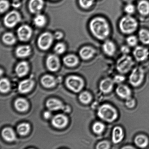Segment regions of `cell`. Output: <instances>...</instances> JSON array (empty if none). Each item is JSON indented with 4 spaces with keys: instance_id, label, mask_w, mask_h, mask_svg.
Instances as JSON below:
<instances>
[{
    "instance_id": "cell-16",
    "label": "cell",
    "mask_w": 149,
    "mask_h": 149,
    "mask_svg": "<svg viewBox=\"0 0 149 149\" xmlns=\"http://www.w3.org/2000/svg\"><path fill=\"white\" fill-rule=\"evenodd\" d=\"M34 81L31 79L24 80L20 82L18 86V90L20 93H28L33 88Z\"/></svg>"
},
{
    "instance_id": "cell-4",
    "label": "cell",
    "mask_w": 149,
    "mask_h": 149,
    "mask_svg": "<svg viewBox=\"0 0 149 149\" xmlns=\"http://www.w3.org/2000/svg\"><path fill=\"white\" fill-rule=\"evenodd\" d=\"M134 63L131 57L124 55L118 60L116 63V68L119 72L126 73L131 69Z\"/></svg>"
},
{
    "instance_id": "cell-21",
    "label": "cell",
    "mask_w": 149,
    "mask_h": 149,
    "mask_svg": "<svg viewBox=\"0 0 149 149\" xmlns=\"http://www.w3.org/2000/svg\"><path fill=\"white\" fill-rule=\"evenodd\" d=\"M95 51L93 48L89 46L84 47L79 51V55L82 59L88 60L92 58L94 55Z\"/></svg>"
},
{
    "instance_id": "cell-35",
    "label": "cell",
    "mask_w": 149,
    "mask_h": 149,
    "mask_svg": "<svg viewBox=\"0 0 149 149\" xmlns=\"http://www.w3.org/2000/svg\"><path fill=\"white\" fill-rule=\"evenodd\" d=\"M104 125L102 123L100 122H96L93 125V131L96 134H101L104 131Z\"/></svg>"
},
{
    "instance_id": "cell-17",
    "label": "cell",
    "mask_w": 149,
    "mask_h": 149,
    "mask_svg": "<svg viewBox=\"0 0 149 149\" xmlns=\"http://www.w3.org/2000/svg\"><path fill=\"white\" fill-rule=\"evenodd\" d=\"M29 70V63L26 61H22L17 65L15 68V72L18 77H22L28 73Z\"/></svg>"
},
{
    "instance_id": "cell-41",
    "label": "cell",
    "mask_w": 149,
    "mask_h": 149,
    "mask_svg": "<svg viewBox=\"0 0 149 149\" xmlns=\"http://www.w3.org/2000/svg\"><path fill=\"white\" fill-rule=\"evenodd\" d=\"M110 148V145L107 141H102L99 143L96 146V148L97 149H108Z\"/></svg>"
},
{
    "instance_id": "cell-6",
    "label": "cell",
    "mask_w": 149,
    "mask_h": 149,
    "mask_svg": "<svg viewBox=\"0 0 149 149\" xmlns=\"http://www.w3.org/2000/svg\"><path fill=\"white\" fill-rule=\"evenodd\" d=\"M54 39V36L52 33L45 32L39 36L38 40V46L42 50H47L52 46Z\"/></svg>"
},
{
    "instance_id": "cell-40",
    "label": "cell",
    "mask_w": 149,
    "mask_h": 149,
    "mask_svg": "<svg viewBox=\"0 0 149 149\" xmlns=\"http://www.w3.org/2000/svg\"><path fill=\"white\" fill-rule=\"evenodd\" d=\"M125 12L128 14H133L135 11V7L133 4L131 3L127 4L125 7Z\"/></svg>"
},
{
    "instance_id": "cell-29",
    "label": "cell",
    "mask_w": 149,
    "mask_h": 149,
    "mask_svg": "<svg viewBox=\"0 0 149 149\" xmlns=\"http://www.w3.org/2000/svg\"><path fill=\"white\" fill-rule=\"evenodd\" d=\"M2 40L3 43L8 45H12L16 43L17 39L13 33L8 32L3 35Z\"/></svg>"
},
{
    "instance_id": "cell-33",
    "label": "cell",
    "mask_w": 149,
    "mask_h": 149,
    "mask_svg": "<svg viewBox=\"0 0 149 149\" xmlns=\"http://www.w3.org/2000/svg\"><path fill=\"white\" fill-rule=\"evenodd\" d=\"M10 89V83L9 80L6 78L1 79L0 81V90L2 93L8 92Z\"/></svg>"
},
{
    "instance_id": "cell-28",
    "label": "cell",
    "mask_w": 149,
    "mask_h": 149,
    "mask_svg": "<svg viewBox=\"0 0 149 149\" xmlns=\"http://www.w3.org/2000/svg\"><path fill=\"white\" fill-rule=\"evenodd\" d=\"M136 145L141 148H144L146 147L148 144V138L145 135H140L137 136L135 139Z\"/></svg>"
},
{
    "instance_id": "cell-8",
    "label": "cell",
    "mask_w": 149,
    "mask_h": 149,
    "mask_svg": "<svg viewBox=\"0 0 149 149\" xmlns=\"http://www.w3.org/2000/svg\"><path fill=\"white\" fill-rule=\"evenodd\" d=\"M144 75L143 69L141 67H136L133 70L130 76V83L135 87L139 86L142 83Z\"/></svg>"
},
{
    "instance_id": "cell-31",
    "label": "cell",
    "mask_w": 149,
    "mask_h": 149,
    "mask_svg": "<svg viewBox=\"0 0 149 149\" xmlns=\"http://www.w3.org/2000/svg\"><path fill=\"white\" fill-rule=\"evenodd\" d=\"M139 38L141 43L149 44V31L146 29H141L139 32Z\"/></svg>"
},
{
    "instance_id": "cell-24",
    "label": "cell",
    "mask_w": 149,
    "mask_h": 149,
    "mask_svg": "<svg viewBox=\"0 0 149 149\" xmlns=\"http://www.w3.org/2000/svg\"><path fill=\"white\" fill-rule=\"evenodd\" d=\"M1 135L6 141L11 142L16 139L15 134L12 129L10 128H6L3 130Z\"/></svg>"
},
{
    "instance_id": "cell-14",
    "label": "cell",
    "mask_w": 149,
    "mask_h": 149,
    "mask_svg": "<svg viewBox=\"0 0 149 149\" xmlns=\"http://www.w3.org/2000/svg\"><path fill=\"white\" fill-rule=\"evenodd\" d=\"M68 123V119L65 115L62 114L57 115L53 118L52 120V125L57 128H62L65 127Z\"/></svg>"
},
{
    "instance_id": "cell-43",
    "label": "cell",
    "mask_w": 149,
    "mask_h": 149,
    "mask_svg": "<svg viewBox=\"0 0 149 149\" xmlns=\"http://www.w3.org/2000/svg\"><path fill=\"white\" fill-rule=\"evenodd\" d=\"M125 77L124 76L120 75H117L115 76L113 79L114 82L117 83H120L125 81Z\"/></svg>"
},
{
    "instance_id": "cell-39",
    "label": "cell",
    "mask_w": 149,
    "mask_h": 149,
    "mask_svg": "<svg viewBox=\"0 0 149 149\" xmlns=\"http://www.w3.org/2000/svg\"><path fill=\"white\" fill-rule=\"evenodd\" d=\"M126 42L128 45L131 47L135 46L138 42L136 37L133 36H130L127 38Z\"/></svg>"
},
{
    "instance_id": "cell-32",
    "label": "cell",
    "mask_w": 149,
    "mask_h": 149,
    "mask_svg": "<svg viewBox=\"0 0 149 149\" xmlns=\"http://www.w3.org/2000/svg\"><path fill=\"white\" fill-rule=\"evenodd\" d=\"M30 128V125L29 123H22L17 127V130L18 133L21 135H25L28 133Z\"/></svg>"
},
{
    "instance_id": "cell-42",
    "label": "cell",
    "mask_w": 149,
    "mask_h": 149,
    "mask_svg": "<svg viewBox=\"0 0 149 149\" xmlns=\"http://www.w3.org/2000/svg\"><path fill=\"white\" fill-rule=\"evenodd\" d=\"M135 104V100L131 97L128 98L126 99L125 102V105L129 108L134 107Z\"/></svg>"
},
{
    "instance_id": "cell-47",
    "label": "cell",
    "mask_w": 149,
    "mask_h": 149,
    "mask_svg": "<svg viewBox=\"0 0 149 149\" xmlns=\"http://www.w3.org/2000/svg\"><path fill=\"white\" fill-rule=\"evenodd\" d=\"M18 1H14V2L13 3V6L15 7H18L19 6L20 3L18 2Z\"/></svg>"
},
{
    "instance_id": "cell-46",
    "label": "cell",
    "mask_w": 149,
    "mask_h": 149,
    "mask_svg": "<svg viewBox=\"0 0 149 149\" xmlns=\"http://www.w3.org/2000/svg\"><path fill=\"white\" fill-rule=\"evenodd\" d=\"M43 116L46 119H49L52 116V113L49 111H46L43 114Z\"/></svg>"
},
{
    "instance_id": "cell-1",
    "label": "cell",
    "mask_w": 149,
    "mask_h": 149,
    "mask_svg": "<svg viewBox=\"0 0 149 149\" xmlns=\"http://www.w3.org/2000/svg\"><path fill=\"white\" fill-rule=\"evenodd\" d=\"M90 29L93 36L100 40H103L109 36L110 28L107 20L101 17H96L91 21Z\"/></svg>"
},
{
    "instance_id": "cell-48",
    "label": "cell",
    "mask_w": 149,
    "mask_h": 149,
    "mask_svg": "<svg viewBox=\"0 0 149 149\" xmlns=\"http://www.w3.org/2000/svg\"><path fill=\"white\" fill-rule=\"evenodd\" d=\"M124 1H125V2L128 3H129L132 2L134 0H124Z\"/></svg>"
},
{
    "instance_id": "cell-50",
    "label": "cell",
    "mask_w": 149,
    "mask_h": 149,
    "mask_svg": "<svg viewBox=\"0 0 149 149\" xmlns=\"http://www.w3.org/2000/svg\"><path fill=\"white\" fill-rule=\"evenodd\" d=\"M14 1H18L19 0H14Z\"/></svg>"
},
{
    "instance_id": "cell-19",
    "label": "cell",
    "mask_w": 149,
    "mask_h": 149,
    "mask_svg": "<svg viewBox=\"0 0 149 149\" xmlns=\"http://www.w3.org/2000/svg\"><path fill=\"white\" fill-rule=\"evenodd\" d=\"M114 81L109 78L105 79L102 80L99 88L101 91L104 93H108L111 91L113 88Z\"/></svg>"
},
{
    "instance_id": "cell-5",
    "label": "cell",
    "mask_w": 149,
    "mask_h": 149,
    "mask_svg": "<svg viewBox=\"0 0 149 149\" xmlns=\"http://www.w3.org/2000/svg\"><path fill=\"white\" fill-rule=\"evenodd\" d=\"M67 87L75 93H78L83 88L84 82L81 77L77 76H71L66 80Z\"/></svg>"
},
{
    "instance_id": "cell-7",
    "label": "cell",
    "mask_w": 149,
    "mask_h": 149,
    "mask_svg": "<svg viewBox=\"0 0 149 149\" xmlns=\"http://www.w3.org/2000/svg\"><path fill=\"white\" fill-rule=\"evenodd\" d=\"M21 17L18 11L13 10L6 15L3 19V23L6 27L13 28L21 21Z\"/></svg>"
},
{
    "instance_id": "cell-44",
    "label": "cell",
    "mask_w": 149,
    "mask_h": 149,
    "mask_svg": "<svg viewBox=\"0 0 149 149\" xmlns=\"http://www.w3.org/2000/svg\"><path fill=\"white\" fill-rule=\"evenodd\" d=\"M54 38L56 40H60L63 37V33L61 31H56L53 35Z\"/></svg>"
},
{
    "instance_id": "cell-12",
    "label": "cell",
    "mask_w": 149,
    "mask_h": 149,
    "mask_svg": "<svg viewBox=\"0 0 149 149\" xmlns=\"http://www.w3.org/2000/svg\"><path fill=\"white\" fill-rule=\"evenodd\" d=\"M149 52L148 49L143 47L139 46L134 49L133 55L136 60L139 62L144 61L148 58Z\"/></svg>"
},
{
    "instance_id": "cell-18",
    "label": "cell",
    "mask_w": 149,
    "mask_h": 149,
    "mask_svg": "<svg viewBox=\"0 0 149 149\" xmlns=\"http://www.w3.org/2000/svg\"><path fill=\"white\" fill-rule=\"evenodd\" d=\"M124 134L123 130L120 127H115L112 133V141L114 143L118 144L123 139Z\"/></svg>"
},
{
    "instance_id": "cell-11",
    "label": "cell",
    "mask_w": 149,
    "mask_h": 149,
    "mask_svg": "<svg viewBox=\"0 0 149 149\" xmlns=\"http://www.w3.org/2000/svg\"><path fill=\"white\" fill-rule=\"evenodd\" d=\"M46 66L49 71L55 72L57 71L60 65V61L59 58L56 55H49L47 58Z\"/></svg>"
},
{
    "instance_id": "cell-22",
    "label": "cell",
    "mask_w": 149,
    "mask_h": 149,
    "mask_svg": "<svg viewBox=\"0 0 149 149\" xmlns=\"http://www.w3.org/2000/svg\"><path fill=\"white\" fill-rule=\"evenodd\" d=\"M103 52L106 55L112 56L114 54L116 51V47L114 44L110 40H107L103 45Z\"/></svg>"
},
{
    "instance_id": "cell-2",
    "label": "cell",
    "mask_w": 149,
    "mask_h": 149,
    "mask_svg": "<svg viewBox=\"0 0 149 149\" xmlns=\"http://www.w3.org/2000/svg\"><path fill=\"white\" fill-rule=\"evenodd\" d=\"M97 115L103 120L112 122L117 118L118 113L116 109L111 105L104 104L99 108Z\"/></svg>"
},
{
    "instance_id": "cell-30",
    "label": "cell",
    "mask_w": 149,
    "mask_h": 149,
    "mask_svg": "<svg viewBox=\"0 0 149 149\" xmlns=\"http://www.w3.org/2000/svg\"><path fill=\"white\" fill-rule=\"evenodd\" d=\"M33 22L35 26L36 27H43L46 24V17L44 15L40 14L39 13V14H36L33 19Z\"/></svg>"
},
{
    "instance_id": "cell-13",
    "label": "cell",
    "mask_w": 149,
    "mask_h": 149,
    "mask_svg": "<svg viewBox=\"0 0 149 149\" xmlns=\"http://www.w3.org/2000/svg\"><path fill=\"white\" fill-rule=\"evenodd\" d=\"M44 6L43 0H30L29 3V9L31 13L38 14L43 9Z\"/></svg>"
},
{
    "instance_id": "cell-27",
    "label": "cell",
    "mask_w": 149,
    "mask_h": 149,
    "mask_svg": "<svg viewBox=\"0 0 149 149\" xmlns=\"http://www.w3.org/2000/svg\"><path fill=\"white\" fill-rule=\"evenodd\" d=\"M138 10L139 13L143 15L149 14V3L145 0H142L138 4Z\"/></svg>"
},
{
    "instance_id": "cell-15",
    "label": "cell",
    "mask_w": 149,
    "mask_h": 149,
    "mask_svg": "<svg viewBox=\"0 0 149 149\" xmlns=\"http://www.w3.org/2000/svg\"><path fill=\"white\" fill-rule=\"evenodd\" d=\"M31 47L27 45H21L17 47L15 50V54L19 58L27 57L30 55Z\"/></svg>"
},
{
    "instance_id": "cell-20",
    "label": "cell",
    "mask_w": 149,
    "mask_h": 149,
    "mask_svg": "<svg viewBox=\"0 0 149 149\" xmlns=\"http://www.w3.org/2000/svg\"><path fill=\"white\" fill-rule=\"evenodd\" d=\"M116 93L122 98L127 99L130 97L131 91L129 88L125 85H119L116 89Z\"/></svg>"
},
{
    "instance_id": "cell-45",
    "label": "cell",
    "mask_w": 149,
    "mask_h": 149,
    "mask_svg": "<svg viewBox=\"0 0 149 149\" xmlns=\"http://www.w3.org/2000/svg\"><path fill=\"white\" fill-rule=\"evenodd\" d=\"M121 52L124 55H127L129 53L130 49L129 47L127 46H123L121 48Z\"/></svg>"
},
{
    "instance_id": "cell-3",
    "label": "cell",
    "mask_w": 149,
    "mask_h": 149,
    "mask_svg": "<svg viewBox=\"0 0 149 149\" xmlns=\"http://www.w3.org/2000/svg\"><path fill=\"white\" fill-rule=\"evenodd\" d=\"M138 25V23L135 18L128 15L125 16L121 19L119 26L123 33L130 34L136 30Z\"/></svg>"
},
{
    "instance_id": "cell-9",
    "label": "cell",
    "mask_w": 149,
    "mask_h": 149,
    "mask_svg": "<svg viewBox=\"0 0 149 149\" xmlns=\"http://www.w3.org/2000/svg\"><path fill=\"white\" fill-rule=\"evenodd\" d=\"M46 106L51 111L62 110L65 112L70 111V107L65 106L62 102L58 99H51L46 102Z\"/></svg>"
},
{
    "instance_id": "cell-34",
    "label": "cell",
    "mask_w": 149,
    "mask_h": 149,
    "mask_svg": "<svg viewBox=\"0 0 149 149\" xmlns=\"http://www.w3.org/2000/svg\"><path fill=\"white\" fill-rule=\"evenodd\" d=\"M91 95L87 91L83 92L79 96V99L82 103L87 104L91 101L92 100Z\"/></svg>"
},
{
    "instance_id": "cell-10",
    "label": "cell",
    "mask_w": 149,
    "mask_h": 149,
    "mask_svg": "<svg viewBox=\"0 0 149 149\" xmlns=\"http://www.w3.org/2000/svg\"><path fill=\"white\" fill-rule=\"evenodd\" d=\"M17 33L18 38L20 41L26 42L31 38L33 34V30L30 26L24 24L18 28Z\"/></svg>"
},
{
    "instance_id": "cell-23",
    "label": "cell",
    "mask_w": 149,
    "mask_h": 149,
    "mask_svg": "<svg viewBox=\"0 0 149 149\" xmlns=\"http://www.w3.org/2000/svg\"><path fill=\"white\" fill-rule=\"evenodd\" d=\"M15 107L17 110L20 112H24L29 109V104L25 99L19 98L15 101Z\"/></svg>"
},
{
    "instance_id": "cell-49",
    "label": "cell",
    "mask_w": 149,
    "mask_h": 149,
    "mask_svg": "<svg viewBox=\"0 0 149 149\" xmlns=\"http://www.w3.org/2000/svg\"><path fill=\"white\" fill-rule=\"evenodd\" d=\"M123 149H133V148H134V147H131V146H127L126 147H123Z\"/></svg>"
},
{
    "instance_id": "cell-26",
    "label": "cell",
    "mask_w": 149,
    "mask_h": 149,
    "mask_svg": "<svg viewBox=\"0 0 149 149\" xmlns=\"http://www.w3.org/2000/svg\"><path fill=\"white\" fill-rule=\"evenodd\" d=\"M63 61L67 66L72 67L76 66L78 63L79 59L75 55L70 54L65 56L63 58Z\"/></svg>"
},
{
    "instance_id": "cell-38",
    "label": "cell",
    "mask_w": 149,
    "mask_h": 149,
    "mask_svg": "<svg viewBox=\"0 0 149 149\" xmlns=\"http://www.w3.org/2000/svg\"><path fill=\"white\" fill-rule=\"evenodd\" d=\"M94 0H79L80 6L84 8H88L91 7Z\"/></svg>"
},
{
    "instance_id": "cell-25",
    "label": "cell",
    "mask_w": 149,
    "mask_h": 149,
    "mask_svg": "<svg viewBox=\"0 0 149 149\" xmlns=\"http://www.w3.org/2000/svg\"><path fill=\"white\" fill-rule=\"evenodd\" d=\"M41 83L45 87L52 88L56 84V80L53 76L47 74L42 77Z\"/></svg>"
},
{
    "instance_id": "cell-36",
    "label": "cell",
    "mask_w": 149,
    "mask_h": 149,
    "mask_svg": "<svg viewBox=\"0 0 149 149\" xmlns=\"http://www.w3.org/2000/svg\"><path fill=\"white\" fill-rule=\"evenodd\" d=\"M66 50V46L65 44L59 43L56 44L54 48V51L57 54H62Z\"/></svg>"
},
{
    "instance_id": "cell-37",
    "label": "cell",
    "mask_w": 149,
    "mask_h": 149,
    "mask_svg": "<svg viewBox=\"0 0 149 149\" xmlns=\"http://www.w3.org/2000/svg\"><path fill=\"white\" fill-rule=\"evenodd\" d=\"M10 3L7 0H1L0 2V11L1 13H4L10 7Z\"/></svg>"
}]
</instances>
